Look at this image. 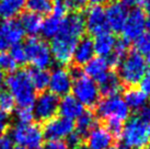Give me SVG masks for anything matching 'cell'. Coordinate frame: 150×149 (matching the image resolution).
Listing matches in <instances>:
<instances>
[{
  "label": "cell",
  "instance_id": "41",
  "mask_svg": "<svg viewBox=\"0 0 150 149\" xmlns=\"http://www.w3.org/2000/svg\"><path fill=\"white\" fill-rule=\"evenodd\" d=\"M44 149H68L65 141L63 140H48L44 146Z\"/></svg>",
  "mask_w": 150,
  "mask_h": 149
},
{
  "label": "cell",
  "instance_id": "38",
  "mask_svg": "<svg viewBox=\"0 0 150 149\" xmlns=\"http://www.w3.org/2000/svg\"><path fill=\"white\" fill-rule=\"evenodd\" d=\"M105 123H106L105 124V128L108 129V133L113 137L121 136L122 129H123V126H124V124L122 122H118V121H106Z\"/></svg>",
  "mask_w": 150,
  "mask_h": 149
},
{
  "label": "cell",
  "instance_id": "24",
  "mask_svg": "<svg viewBox=\"0 0 150 149\" xmlns=\"http://www.w3.org/2000/svg\"><path fill=\"white\" fill-rule=\"evenodd\" d=\"M20 24L24 34H28L31 37H36L38 34L41 33V28H42V18L41 16H38L32 12H25L22 14L20 19Z\"/></svg>",
  "mask_w": 150,
  "mask_h": 149
},
{
  "label": "cell",
  "instance_id": "39",
  "mask_svg": "<svg viewBox=\"0 0 150 149\" xmlns=\"http://www.w3.org/2000/svg\"><path fill=\"white\" fill-rule=\"evenodd\" d=\"M11 125L10 115L6 112L0 110V136H4Z\"/></svg>",
  "mask_w": 150,
  "mask_h": 149
},
{
  "label": "cell",
  "instance_id": "18",
  "mask_svg": "<svg viewBox=\"0 0 150 149\" xmlns=\"http://www.w3.org/2000/svg\"><path fill=\"white\" fill-rule=\"evenodd\" d=\"M84 111V106L72 94H67L59 101L58 112L67 120H77Z\"/></svg>",
  "mask_w": 150,
  "mask_h": 149
},
{
  "label": "cell",
  "instance_id": "30",
  "mask_svg": "<svg viewBox=\"0 0 150 149\" xmlns=\"http://www.w3.org/2000/svg\"><path fill=\"white\" fill-rule=\"evenodd\" d=\"M53 0H26L25 8L38 16H44L52 11Z\"/></svg>",
  "mask_w": 150,
  "mask_h": 149
},
{
  "label": "cell",
  "instance_id": "19",
  "mask_svg": "<svg viewBox=\"0 0 150 149\" xmlns=\"http://www.w3.org/2000/svg\"><path fill=\"white\" fill-rule=\"evenodd\" d=\"M94 56V47H93V40L90 37H81L74 50L72 60L77 66L86 65L90 62Z\"/></svg>",
  "mask_w": 150,
  "mask_h": 149
},
{
  "label": "cell",
  "instance_id": "49",
  "mask_svg": "<svg viewBox=\"0 0 150 149\" xmlns=\"http://www.w3.org/2000/svg\"><path fill=\"white\" fill-rule=\"evenodd\" d=\"M77 149H91V148H89L87 145H81V146H79Z\"/></svg>",
  "mask_w": 150,
  "mask_h": 149
},
{
  "label": "cell",
  "instance_id": "10",
  "mask_svg": "<svg viewBox=\"0 0 150 149\" xmlns=\"http://www.w3.org/2000/svg\"><path fill=\"white\" fill-rule=\"evenodd\" d=\"M24 32L17 20H4L0 22V53L6 52L11 46L21 44Z\"/></svg>",
  "mask_w": 150,
  "mask_h": 149
},
{
  "label": "cell",
  "instance_id": "4",
  "mask_svg": "<svg viewBox=\"0 0 150 149\" xmlns=\"http://www.w3.org/2000/svg\"><path fill=\"white\" fill-rule=\"evenodd\" d=\"M149 62L146 57L138 54L137 52H129L118 66V78L123 84L129 88L140 82L142 77L148 71Z\"/></svg>",
  "mask_w": 150,
  "mask_h": 149
},
{
  "label": "cell",
  "instance_id": "29",
  "mask_svg": "<svg viewBox=\"0 0 150 149\" xmlns=\"http://www.w3.org/2000/svg\"><path fill=\"white\" fill-rule=\"evenodd\" d=\"M127 54H128V43L124 40L117 41L115 48L113 50L112 54L108 56V65L112 67H118Z\"/></svg>",
  "mask_w": 150,
  "mask_h": 149
},
{
  "label": "cell",
  "instance_id": "15",
  "mask_svg": "<svg viewBox=\"0 0 150 149\" xmlns=\"http://www.w3.org/2000/svg\"><path fill=\"white\" fill-rule=\"evenodd\" d=\"M104 10L108 29L114 32H121L128 16V8L121 1L114 0L106 6Z\"/></svg>",
  "mask_w": 150,
  "mask_h": 149
},
{
  "label": "cell",
  "instance_id": "36",
  "mask_svg": "<svg viewBox=\"0 0 150 149\" xmlns=\"http://www.w3.org/2000/svg\"><path fill=\"white\" fill-rule=\"evenodd\" d=\"M68 4H67L66 0H53V6H52V11L53 14L56 17L64 19L67 16V11H68Z\"/></svg>",
  "mask_w": 150,
  "mask_h": 149
},
{
  "label": "cell",
  "instance_id": "35",
  "mask_svg": "<svg viewBox=\"0 0 150 149\" xmlns=\"http://www.w3.org/2000/svg\"><path fill=\"white\" fill-rule=\"evenodd\" d=\"M33 117L34 114L32 108H18L16 110V118L18 123H21V124L32 123Z\"/></svg>",
  "mask_w": 150,
  "mask_h": 149
},
{
  "label": "cell",
  "instance_id": "16",
  "mask_svg": "<svg viewBox=\"0 0 150 149\" xmlns=\"http://www.w3.org/2000/svg\"><path fill=\"white\" fill-rule=\"evenodd\" d=\"M86 32L83 16L80 12H71L62 20L59 33L67 34L76 40H80Z\"/></svg>",
  "mask_w": 150,
  "mask_h": 149
},
{
  "label": "cell",
  "instance_id": "33",
  "mask_svg": "<svg viewBox=\"0 0 150 149\" xmlns=\"http://www.w3.org/2000/svg\"><path fill=\"white\" fill-rule=\"evenodd\" d=\"M16 108V101L8 90L0 91V110L6 113H11Z\"/></svg>",
  "mask_w": 150,
  "mask_h": 149
},
{
  "label": "cell",
  "instance_id": "6",
  "mask_svg": "<svg viewBox=\"0 0 150 149\" xmlns=\"http://www.w3.org/2000/svg\"><path fill=\"white\" fill-rule=\"evenodd\" d=\"M10 138L12 141H16L19 147L35 149L40 148V146L42 145L44 136L42 128L32 122L26 124L17 123L11 129Z\"/></svg>",
  "mask_w": 150,
  "mask_h": 149
},
{
  "label": "cell",
  "instance_id": "27",
  "mask_svg": "<svg viewBox=\"0 0 150 149\" xmlns=\"http://www.w3.org/2000/svg\"><path fill=\"white\" fill-rule=\"evenodd\" d=\"M62 20L63 19L56 17L54 14H50L48 17H46L45 20H43L42 28H41V33L43 36L45 38H48V40H53L59 33Z\"/></svg>",
  "mask_w": 150,
  "mask_h": 149
},
{
  "label": "cell",
  "instance_id": "40",
  "mask_svg": "<svg viewBox=\"0 0 150 149\" xmlns=\"http://www.w3.org/2000/svg\"><path fill=\"white\" fill-rule=\"evenodd\" d=\"M139 89L142 90L147 96H150V70L146 72L139 82Z\"/></svg>",
  "mask_w": 150,
  "mask_h": 149
},
{
  "label": "cell",
  "instance_id": "26",
  "mask_svg": "<svg viewBox=\"0 0 150 149\" xmlns=\"http://www.w3.org/2000/svg\"><path fill=\"white\" fill-rule=\"evenodd\" d=\"M96 125V116L90 111H83V113L77 118L76 132L86 137Z\"/></svg>",
  "mask_w": 150,
  "mask_h": 149
},
{
  "label": "cell",
  "instance_id": "3",
  "mask_svg": "<svg viewBox=\"0 0 150 149\" xmlns=\"http://www.w3.org/2000/svg\"><path fill=\"white\" fill-rule=\"evenodd\" d=\"M72 76V95L79 101L83 106L93 108L100 101V90L98 83L84 74L79 68L71 70Z\"/></svg>",
  "mask_w": 150,
  "mask_h": 149
},
{
  "label": "cell",
  "instance_id": "20",
  "mask_svg": "<svg viewBox=\"0 0 150 149\" xmlns=\"http://www.w3.org/2000/svg\"><path fill=\"white\" fill-rule=\"evenodd\" d=\"M117 43L116 36L113 33L105 31L103 33L96 35L93 40L94 54H98L99 57L106 58L112 54L113 50L115 48Z\"/></svg>",
  "mask_w": 150,
  "mask_h": 149
},
{
  "label": "cell",
  "instance_id": "34",
  "mask_svg": "<svg viewBox=\"0 0 150 149\" xmlns=\"http://www.w3.org/2000/svg\"><path fill=\"white\" fill-rule=\"evenodd\" d=\"M17 64L12 59L9 53L2 52L0 53V69L4 71H7L9 74H11L13 71L17 70Z\"/></svg>",
  "mask_w": 150,
  "mask_h": 149
},
{
  "label": "cell",
  "instance_id": "45",
  "mask_svg": "<svg viewBox=\"0 0 150 149\" xmlns=\"http://www.w3.org/2000/svg\"><path fill=\"white\" fill-rule=\"evenodd\" d=\"M126 7H133V8H138L139 6L145 4L146 0H118Z\"/></svg>",
  "mask_w": 150,
  "mask_h": 149
},
{
  "label": "cell",
  "instance_id": "22",
  "mask_svg": "<svg viewBox=\"0 0 150 149\" xmlns=\"http://www.w3.org/2000/svg\"><path fill=\"white\" fill-rule=\"evenodd\" d=\"M98 87L101 94L105 96H112V95H118V93L123 89V83L121 82L116 72L110 70L98 82Z\"/></svg>",
  "mask_w": 150,
  "mask_h": 149
},
{
  "label": "cell",
  "instance_id": "5",
  "mask_svg": "<svg viewBox=\"0 0 150 149\" xmlns=\"http://www.w3.org/2000/svg\"><path fill=\"white\" fill-rule=\"evenodd\" d=\"M129 110L126 105L124 99L120 95L105 96L103 100H100L96 105V114L103 121H118L124 123L128 120Z\"/></svg>",
  "mask_w": 150,
  "mask_h": 149
},
{
  "label": "cell",
  "instance_id": "9",
  "mask_svg": "<svg viewBox=\"0 0 150 149\" xmlns=\"http://www.w3.org/2000/svg\"><path fill=\"white\" fill-rule=\"evenodd\" d=\"M59 99L52 92H42L36 96L33 104V114L38 122H47L52 120L58 112Z\"/></svg>",
  "mask_w": 150,
  "mask_h": 149
},
{
  "label": "cell",
  "instance_id": "32",
  "mask_svg": "<svg viewBox=\"0 0 150 149\" xmlns=\"http://www.w3.org/2000/svg\"><path fill=\"white\" fill-rule=\"evenodd\" d=\"M9 54L12 57V59L16 62L17 65H23L25 62H28V56H26V52H25V47L22 44H16V45L11 46Z\"/></svg>",
  "mask_w": 150,
  "mask_h": 149
},
{
  "label": "cell",
  "instance_id": "25",
  "mask_svg": "<svg viewBox=\"0 0 150 149\" xmlns=\"http://www.w3.org/2000/svg\"><path fill=\"white\" fill-rule=\"evenodd\" d=\"M123 99H124L126 105L128 106L129 110L140 111L145 106V104L147 103L148 96L139 88L130 87L125 91Z\"/></svg>",
  "mask_w": 150,
  "mask_h": 149
},
{
  "label": "cell",
  "instance_id": "48",
  "mask_svg": "<svg viewBox=\"0 0 150 149\" xmlns=\"http://www.w3.org/2000/svg\"><path fill=\"white\" fill-rule=\"evenodd\" d=\"M145 7H146L147 14H149L150 13V0H146V2H145Z\"/></svg>",
  "mask_w": 150,
  "mask_h": 149
},
{
  "label": "cell",
  "instance_id": "14",
  "mask_svg": "<svg viewBox=\"0 0 150 149\" xmlns=\"http://www.w3.org/2000/svg\"><path fill=\"white\" fill-rule=\"evenodd\" d=\"M86 30L92 35H98L108 31V25L105 17V10L101 6H92L88 8L84 14Z\"/></svg>",
  "mask_w": 150,
  "mask_h": 149
},
{
  "label": "cell",
  "instance_id": "12",
  "mask_svg": "<svg viewBox=\"0 0 150 149\" xmlns=\"http://www.w3.org/2000/svg\"><path fill=\"white\" fill-rule=\"evenodd\" d=\"M43 136L47 140H62L75 131L74 121L67 120L65 117H53L45 122L43 127Z\"/></svg>",
  "mask_w": 150,
  "mask_h": 149
},
{
  "label": "cell",
  "instance_id": "52",
  "mask_svg": "<svg viewBox=\"0 0 150 149\" xmlns=\"http://www.w3.org/2000/svg\"><path fill=\"white\" fill-rule=\"evenodd\" d=\"M148 62H150V56H149V60H148Z\"/></svg>",
  "mask_w": 150,
  "mask_h": 149
},
{
  "label": "cell",
  "instance_id": "50",
  "mask_svg": "<svg viewBox=\"0 0 150 149\" xmlns=\"http://www.w3.org/2000/svg\"><path fill=\"white\" fill-rule=\"evenodd\" d=\"M108 149H120V147H118V146H116V147H115V146H112V147H110Z\"/></svg>",
  "mask_w": 150,
  "mask_h": 149
},
{
  "label": "cell",
  "instance_id": "1",
  "mask_svg": "<svg viewBox=\"0 0 150 149\" xmlns=\"http://www.w3.org/2000/svg\"><path fill=\"white\" fill-rule=\"evenodd\" d=\"M4 82L19 108L33 106L36 99V91L34 90L28 69H17L9 74Z\"/></svg>",
  "mask_w": 150,
  "mask_h": 149
},
{
  "label": "cell",
  "instance_id": "53",
  "mask_svg": "<svg viewBox=\"0 0 150 149\" xmlns=\"http://www.w3.org/2000/svg\"><path fill=\"white\" fill-rule=\"evenodd\" d=\"M35 149H40V148H35Z\"/></svg>",
  "mask_w": 150,
  "mask_h": 149
},
{
  "label": "cell",
  "instance_id": "51",
  "mask_svg": "<svg viewBox=\"0 0 150 149\" xmlns=\"http://www.w3.org/2000/svg\"><path fill=\"white\" fill-rule=\"evenodd\" d=\"M13 149H24V148H22V147H19V146H17V147H14Z\"/></svg>",
  "mask_w": 150,
  "mask_h": 149
},
{
  "label": "cell",
  "instance_id": "37",
  "mask_svg": "<svg viewBox=\"0 0 150 149\" xmlns=\"http://www.w3.org/2000/svg\"><path fill=\"white\" fill-rule=\"evenodd\" d=\"M83 139L84 137L82 135H80L79 133H77L76 131L71 133L70 135H68L66 137V144L67 148L68 149H77L79 146L83 145Z\"/></svg>",
  "mask_w": 150,
  "mask_h": 149
},
{
  "label": "cell",
  "instance_id": "23",
  "mask_svg": "<svg viewBox=\"0 0 150 149\" xmlns=\"http://www.w3.org/2000/svg\"><path fill=\"white\" fill-rule=\"evenodd\" d=\"M26 0H0V19L12 20L22 13Z\"/></svg>",
  "mask_w": 150,
  "mask_h": 149
},
{
  "label": "cell",
  "instance_id": "46",
  "mask_svg": "<svg viewBox=\"0 0 150 149\" xmlns=\"http://www.w3.org/2000/svg\"><path fill=\"white\" fill-rule=\"evenodd\" d=\"M110 0H89V2L92 4L93 6H101L102 7V4H108Z\"/></svg>",
  "mask_w": 150,
  "mask_h": 149
},
{
  "label": "cell",
  "instance_id": "11",
  "mask_svg": "<svg viewBox=\"0 0 150 149\" xmlns=\"http://www.w3.org/2000/svg\"><path fill=\"white\" fill-rule=\"evenodd\" d=\"M146 30V13L140 8H133L128 11V16L125 24L122 29L124 41L127 43L135 41L139 35H142Z\"/></svg>",
  "mask_w": 150,
  "mask_h": 149
},
{
  "label": "cell",
  "instance_id": "17",
  "mask_svg": "<svg viewBox=\"0 0 150 149\" xmlns=\"http://www.w3.org/2000/svg\"><path fill=\"white\" fill-rule=\"evenodd\" d=\"M114 137L108 133L105 126L96 125L87 135L88 147L91 149H108L112 147Z\"/></svg>",
  "mask_w": 150,
  "mask_h": 149
},
{
  "label": "cell",
  "instance_id": "7",
  "mask_svg": "<svg viewBox=\"0 0 150 149\" xmlns=\"http://www.w3.org/2000/svg\"><path fill=\"white\" fill-rule=\"evenodd\" d=\"M25 52L28 62L33 65L36 69H45L53 65V56L50 48L45 41L38 37H30L25 43Z\"/></svg>",
  "mask_w": 150,
  "mask_h": 149
},
{
  "label": "cell",
  "instance_id": "44",
  "mask_svg": "<svg viewBox=\"0 0 150 149\" xmlns=\"http://www.w3.org/2000/svg\"><path fill=\"white\" fill-rule=\"evenodd\" d=\"M0 149H13V141L7 135L0 136Z\"/></svg>",
  "mask_w": 150,
  "mask_h": 149
},
{
  "label": "cell",
  "instance_id": "2",
  "mask_svg": "<svg viewBox=\"0 0 150 149\" xmlns=\"http://www.w3.org/2000/svg\"><path fill=\"white\" fill-rule=\"evenodd\" d=\"M120 149H146L150 143V125L139 116L127 120L122 129Z\"/></svg>",
  "mask_w": 150,
  "mask_h": 149
},
{
  "label": "cell",
  "instance_id": "42",
  "mask_svg": "<svg viewBox=\"0 0 150 149\" xmlns=\"http://www.w3.org/2000/svg\"><path fill=\"white\" fill-rule=\"evenodd\" d=\"M68 7L75 10H79V9L84 8L87 4L89 2V0H66Z\"/></svg>",
  "mask_w": 150,
  "mask_h": 149
},
{
  "label": "cell",
  "instance_id": "54",
  "mask_svg": "<svg viewBox=\"0 0 150 149\" xmlns=\"http://www.w3.org/2000/svg\"><path fill=\"white\" fill-rule=\"evenodd\" d=\"M148 149H150V148H148Z\"/></svg>",
  "mask_w": 150,
  "mask_h": 149
},
{
  "label": "cell",
  "instance_id": "28",
  "mask_svg": "<svg viewBox=\"0 0 150 149\" xmlns=\"http://www.w3.org/2000/svg\"><path fill=\"white\" fill-rule=\"evenodd\" d=\"M29 71L34 90L41 92L45 91L50 84V72L45 69H36V68H33Z\"/></svg>",
  "mask_w": 150,
  "mask_h": 149
},
{
  "label": "cell",
  "instance_id": "13",
  "mask_svg": "<svg viewBox=\"0 0 150 149\" xmlns=\"http://www.w3.org/2000/svg\"><path fill=\"white\" fill-rule=\"evenodd\" d=\"M50 92L57 96H65L69 94L72 88L71 72L64 66L55 67L50 74Z\"/></svg>",
  "mask_w": 150,
  "mask_h": 149
},
{
  "label": "cell",
  "instance_id": "21",
  "mask_svg": "<svg viewBox=\"0 0 150 149\" xmlns=\"http://www.w3.org/2000/svg\"><path fill=\"white\" fill-rule=\"evenodd\" d=\"M108 67L110 65H108L106 58L96 56L84 65L83 72L86 76H88L89 78H91L92 80H94L98 83L110 71Z\"/></svg>",
  "mask_w": 150,
  "mask_h": 149
},
{
  "label": "cell",
  "instance_id": "8",
  "mask_svg": "<svg viewBox=\"0 0 150 149\" xmlns=\"http://www.w3.org/2000/svg\"><path fill=\"white\" fill-rule=\"evenodd\" d=\"M78 41L79 40H76L67 34L58 33L52 40L50 46L53 59L62 66L69 64L72 60L74 50Z\"/></svg>",
  "mask_w": 150,
  "mask_h": 149
},
{
  "label": "cell",
  "instance_id": "47",
  "mask_svg": "<svg viewBox=\"0 0 150 149\" xmlns=\"http://www.w3.org/2000/svg\"><path fill=\"white\" fill-rule=\"evenodd\" d=\"M4 80H6V77H4V72L1 69H0V86L4 82Z\"/></svg>",
  "mask_w": 150,
  "mask_h": 149
},
{
  "label": "cell",
  "instance_id": "43",
  "mask_svg": "<svg viewBox=\"0 0 150 149\" xmlns=\"http://www.w3.org/2000/svg\"><path fill=\"white\" fill-rule=\"evenodd\" d=\"M139 117L150 125V102H147L145 106L139 111Z\"/></svg>",
  "mask_w": 150,
  "mask_h": 149
},
{
  "label": "cell",
  "instance_id": "31",
  "mask_svg": "<svg viewBox=\"0 0 150 149\" xmlns=\"http://www.w3.org/2000/svg\"><path fill=\"white\" fill-rule=\"evenodd\" d=\"M135 52L142 56H150V31L144 32L134 41Z\"/></svg>",
  "mask_w": 150,
  "mask_h": 149
}]
</instances>
